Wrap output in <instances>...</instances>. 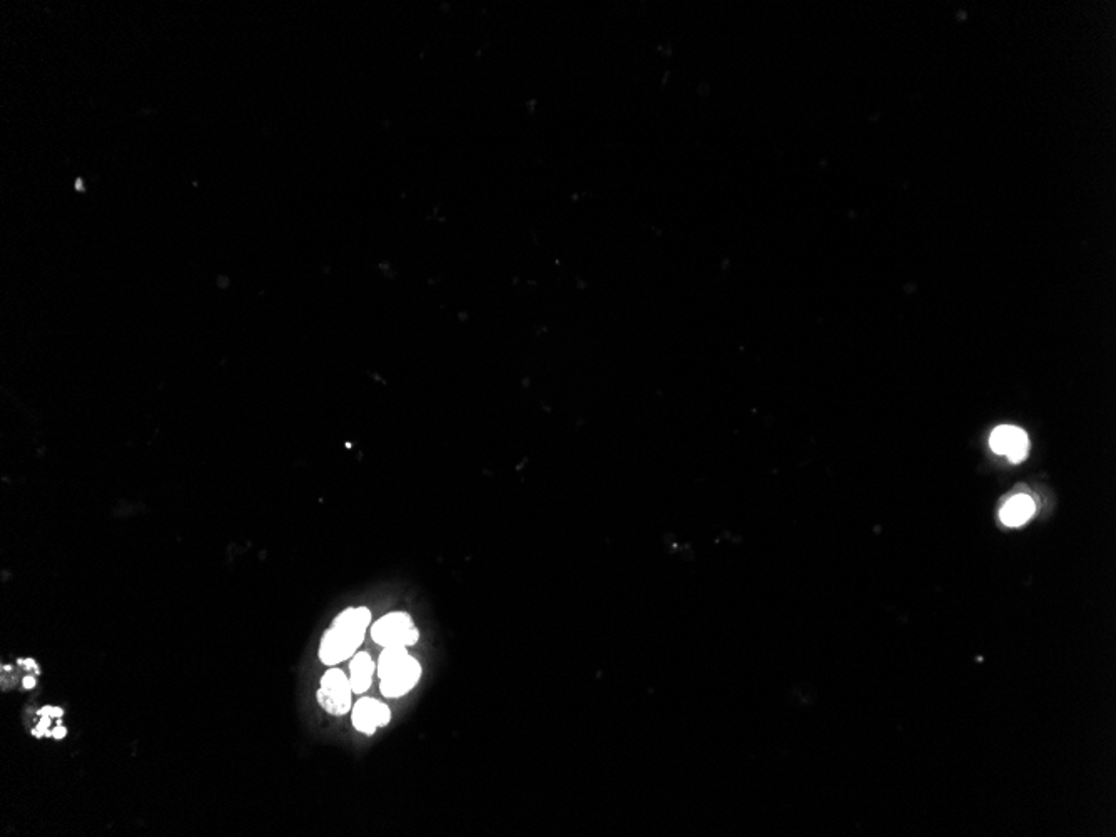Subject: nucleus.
I'll use <instances>...</instances> for the list:
<instances>
[{"mask_svg":"<svg viewBox=\"0 0 1116 837\" xmlns=\"http://www.w3.org/2000/svg\"><path fill=\"white\" fill-rule=\"evenodd\" d=\"M372 626V612L366 607H349L338 615L325 632L319 643V660L325 666H336L358 652L366 630Z\"/></svg>","mask_w":1116,"mask_h":837,"instance_id":"obj_1","label":"nucleus"},{"mask_svg":"<svg viewBox=\"0 0 1116 837\" xmlns=\"http://www.w3.org/2000/svg\"><path fill=\"white\" fill-rule=\"evenodd\" d=\"M373 642L389 647L403 645L413 647L420 641V630L414 627L412 615L406 612H391L376 620L372 626Z\"/></svg>","mask_w":1116,"mask_h":837,"instance_id":"obj_2","label":"nucleus"},{"mask_svg":"<svg viewBox=\"0 0 1116 837\" xmlns=\"http://www.w3.org/2000/svg\"><path fill=\"white\" fill-rule=\"evenodd\" d=\"M353 689L349 677L343 670L330 669L323 677L317 689V704L331 715H345L353 709Z\"/></svg>","mask_w":1116,"mask_h":837,"instance_id":"obj_3","label":"nucleus"},{"mask_svg":"<svg viewBox=\"0 0 1116 837\" xmlns=\"http://www.w3.org/2000/svg\"><path fill=\"white\" fill-rule=\"evenodd\" d=\"M420 679L422 666L414 657L410 656L380 679V690L386 698H405L413 690Z\"/></svg>","mask_w":1116,"mask_h":837,"instance_id":"obj_4","label":"nucleus"},{"mask_svg":"<svg viewBox=\"0 0 1116 837\" xmlns=\"http://www.w3.org/2000/svg\"><path fill=\"white\" fill-rule=\"evenodd\" d=\"M351 711H353L351 713L353 726L365 736H373L378 730V727L388 726L391 721L389 707L385 702L376 700V698H359Z\"/></svg>","mask_w":1116,"mask_h":837,"instance_id":"obj_5","label":"nucleus"},{"mask_svg":"<svg viewBox=\"0 0 1116 837\" xmlns=\"http://www.w3.org/2000/svg\"><path fill=\"white\" fill-rule=\"evenodd\" d=\"M990 445L994 453L1007 455L1011 463H1020L1026 458L1030 450V440L1026 433L1016 426L1003 425L992 433Z\"/></svg>","mask_w":1116,"mask_h":837,"instance_id":"obj_6","label":"nucleus"},{"mask_svg":"<svg viewBox=\"0 0 1116 837\" xmlns=\"http://www.w3.org/2000/svg\"><path fill=\"white\" fill-rule=\"evenodd\" d=\"M374 672H376V666L368 652H357L351 657L349 682L355 694H365L372 687Z\"/></svg>","mask_w":1116,"mask_h":837,"instance_id":"obj_7","label":"nucleus"},{"mask_svg":"<svg viewBox=\"0 0 1116 837\" xmlns=\"http://www.w3.org/2000/svg\"><path fill=\"white\" fill-rule=\"evenodd\" d=\"M1034 508V502L1028 495H1016L1005 503L1000 518L1007 527H1020L1033 516Z\"/></svg>","mask_w":1116,"mask_h":837,"instance_id":"obj_8","label":"nucleus"},{"mask_svg":"<svg viewBox=\"0 0 1116 837\" xmlns=\"http://www.w3.org/2000/svg\"><path fill=\"white\" fill-rule=\"evenodd\" d=\"M51 719H52V717H47V715H42L41 722H39V724H37V727L34 729V732H32V734H34L36 737H44V736H51V730H49V727H51Z\"/></svg>","mask_w":1116,"mask_h":837,"instance_id":"obj_9","label":"nucleus"},{"mask_svg":"<svg viewBox=\"0 0 1116 837\" xmlns=\"http://www.w3.org/2000/svg\"><path fill=\"white\" fill-rule=\"evenodd\" d=\"M37 713H39L41 717L42 715H47V717H62V715H64V711H62V709H59V707H44V709H41V711L37 712Z\"/></svg>","mask_w":1116,"mask_h":837,"instance_id":"obj_10","label":"nucleus"},{"mask_svg":"<svg viewBox=\"0 0 1116 837\" xmlns=\"http://www.w3.org/2000/svg\"><path fill=\"white\" fill-rule=\"evenodd\" d=\"M66 734H68V730H66L64 726H57L54 730H51V736L54 739H62V737H66Z\"/></svg>","mask_w":1116,"mask_h":837,"instance_id":"obj_11","label":"nucleus"},{"mask_svg":"<svg viewBox=\"0 0 1116 837\" xmlns=\"http://www.w3.org/2000/svg\"><path fill=\"white\" fill-rule=\"evenodd\" d=\"M22 685H24V689H34L36 687V679L34 677H26L22 681Z\"/></svg>","mask_w":1116,"mask_h":837,"instance_id":"obj_12","label":"nucleus"}]
</instances>
